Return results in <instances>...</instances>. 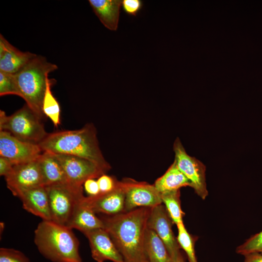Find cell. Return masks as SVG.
<instances>
[{
	"instance_id": "obj_1",
	"label": "cell",
	"mask_w": 262,
	"mask_h": 262,
	"mask_svg": "<svg viewBox=\"0 0 262 262\" xmlns=\"http://www.w3.org/2000/svg\"><path fill=\"white\" fill-rule=\"evenodd\" d=\"M151 208L142 207L101 219L124 262H148L145 247Z\"/></svg>"
},
{
	"instance_id": "obj_2",
	"label": "cell",
	"mask_w": 262,
	"mask_h": 262,
	"mask_svg": "<svg viewBox=\"0 0 262 262\" xmlns=\"http://www.w3.org/2000/svg\"><path fill=\"white\" fill-rule=\"evenodd\" d=\"M38 145L42 151L89 160L98 165L105 173L111 168L100 150L96 130L92 124H87L79 130L48 133Z\"/></svg>"
},
{
	"instance_id": "obj_3",
	"label": "cell",
	"mask_w": 262,
	"mask_h": 262,
	"mask_svg": "<svg viewBox=\"0 0 262 262\" xmlns=\"http://www.w3.org/2000/svg\"><path fill=\"white\" fill-rule=\"evenodd\" d=\"M40 253L53 262H82L79 242L72 229L52 220H43L34 231Z\"/></svg>"
},
{
	"instance_id": "obj_4",
	"label": "cell",
	"mask_w": 262,
	"mask_h": 262,
	"mask_svg": "<svg viewBox=\"0 0 262 262\" xmlns=\"http://www.w3.org/2000/svg\"><path fill=\"white\" fill-rule=\"evenodd\" d=\"M57 68L44 57L36 55L14 74L20 97L41 119L44 115L42 103L49 74Z\"/></svg>"
},
{
	"instance_id": "obj_5",
	"label": "cell",
	"mask_w": 262,
	"mask_h": 262,
	"mask_svg": "<svg viewBox=\"0 0 262 262\" xmlns=\"http://www.w3.org/2000/svg\"><path fill=\"white\" fill-rule=\"evenodd\" d=\"M6 131L16 138L39 144L48 135L41 119L26 104L11 115L0 111V131Z\"/></svg>"
},
{
	"instance_id": "obj_6",
	"label": "cell",
	"mask_w": 262,
	"mask_h": 262,
	"mask_svg": "<svg viewBox=\"0 0 262 262\" xmlns=\"http://www.w3.org/2000/svg\"><path fill=\"white\" fill-rule=\"evenodd\" d=\"M47 191L51 220L66 226L75 208L84 196L82 186L68 182L45 186Z\"/></svg>"
},
{
	"instance_id": "obj_7",
	"label": "cell",
	"mask_w": 262,
	"mask_h": 262,
	"mask_svg": "<svg viewBox=\"0 0 262 262\" xmlns=\"http://www.w3.org/2000/svg\"><path fill=\"white\" fill-rule=\"evenodd\" d=\"M174 162L182 173L191 183L195 193L202 199L208 195L206 182V166L195 157L186 152L180 139L178 138L174 143Z\"/></svg>"
},
{
	"instance_id": "obj_8",
	"label": "cell",
	"mask_w": 262,
	"mask_h": 262,
	"mask_svg": "<svg viewBox=\"0 0 262 262\" xmlns=\"http://www.w3.org/2000/svg\"><path fill=\"white\" fill-rule=\"evenodd\" d=\"M122 182L125 192V212L163 204L161 194L154 184L131 179H125Z\"/></svg>"
},
{
	"instance_id": "obj_9",
	"label": "cell",
	"mask_w": 262,
	"mask_h": 262,
	"mask_svg": "<svg viewBox=\"0 0 262 262\" xmlns=\"http://www.w3.org/2000/svg\"><path fill=\"white\" fill-rule=\"evenodd\" d=\"M65 172L67 182L82 186L88 179L98 178L105 172L94 162L78 156L54 154Z\"/></svg>"
},
{
	"instance_id": "obj_10",
	"label": "cell",
	"mask_w": 262,
	"mask_h": 262,
	"mask_svg": "<svg viewBox=\"0 0 262 262\" xmlns=\"http://www.w3.org/2000/svg\"><path fill=\"white\" fill-rule=\"evenodd\" d=\"M173 222L163 204L151 208L147 222V227L153 230L163 241L173 261L181 254L180 247L172 230Z\"/></svg>"
},
{
	"instance_id": "obj_11",
	"label": "cell",
	"mask_w": 262,
	"mask_h": 262,
	"mask_svg": "<svg viewBox=\"0 0 262 262\" xmlns=\"http://www.w3.org/2000/svg\"><path fill=\"white\" fill-rule=\"evenodd\" d=\"M42 152L38 144L20 140L7 131H0V156L14 165L35 160Z\"/></svg>"
},
{
	"instance_id": "obj_12",
	"label": "cell",
	"mask_w": 262,
	"mask_h": 262,
	"mask_svg": "<svg viewBox=\"0 0 262 262\" xmlns=\"http://www.w3.org/2000/svg\"><path fill=\"white\" fill-rule=\"evenodd\" d=\"M5 179L7 188L14 196L22 190L44 186L43 177L37 159L14 165L12 172Z\"/></svg>"
},
{
	"instance_id": "obj_13",
	"label": "cell",
	"mask_w": 262,
	"mask_h": 262,
	"mask_svg": "<svg viewBox=\"0 0 262 262\" xmlns=\"http://www.w3.org/2000/svg\"><path fill=\"white\" fill-rule=\"evenodd\" d=\"M88 239L92 258L97 262H124L108 233L102 228L84 233Z\"/></svg>"
},
{
	"instance_id": "obj_14",
	"label": "cell",
	"mask_w": 262,
	"mask_h": 262,
	"mask_svg": "<svg viewBox=\"0 0 262 262\" xmlns=\"http://www.w3.org/2000/svg\"><path fill=\"white\" fill-rule=\"evenodd\" d=\"M85 201L96 213L112 216L124 213L125 192L122 181L113 191L95 196H85Z\"/></svg>"
},
{
	"instance_id": "obj_15",
	"label": "cell",
	"mask_w": 262,
	"mask_h": 262,
	"mask_svg": "<svg viewBox=\"0 0 262 262\" xmlns=\"http://www.w3.org/2000/svg\"><path fill=\"white\" fill-rule=\"evenodd\" d=\"M15 196L21 201L23 207L28 212L44 220H51L49 197L45 186L22 190Z\"/></svg>"
},
{
	"instance_id": "obj_16",
	"label": "cell",
	"mask_w": 262,
	"mask_h": 262,
	"mask_svg": "<svg viewBox=\"0 0 262 262\" xmlns=\"http://www.w3.org/2000/svg\"><path fill=\"white\" fill-rule=\"evenodd\" d=\"M36 55L19 50L0 34V71L15 74Z\"/></svg>"
},
{
	"instance_id": "obj_17",
	"label": "cell",
	"mask_w": 262,
	"mask_h": 262,
	"mask_svg": "<svg viewBox=\"0 0 262 262\" xmlns=\"http://www.w3.org/2000/svg\"><path fill=\"white\" fill-rule=\"evenodd\" d=\"M66 226L84 234L94 229H104V223L85 202L84 196L75 208Z\"/></svg>"
},
{
	"instance_id": "obj_18",
	"label": "cell",
	"mask_w": 262,
	"mask_h": 262,
	"mask_svg": "<svg viewBox=\"0 0 262 262\" xmlns=\"http://www.w3.org/2000/svg\"><path fill=\"white\" fill-rule=\"evenodd\" d=\"M121 0H89L95 15L108 29L116 31L119 20Z\"/></svg>"
},
{
	"instance_id": "obj_19",
	"label": "cell",
	"mask_w": 262,
	"mask_h": 262,
	"mask_svg": "<svg viewBox=\"0 0 262 262\" xmlns=\"http://www.w3.org/2000/svg\"><path fill=\"white\" fill-rule=\"evenodd\" d=\"M37 159L44 186L67 182L63 167L54 154L43 151Z\"/></svg>"
},
{
	"instance_id": "obj_20",
	"label": "cell",
	"mask_w": 262,
	"mask_h": 262,
	"mask_svg": "<svg viewBox=\"0 0 262 262\" xmlns=\"http://www.w3.org/2000/svg\"><path fill=\"white\" fill-rule=\"evenodd\" d=\"M154 185L162 194L179 190L183 187H191V183L174 161L165 173L156 180Z\"/></svg>"
},
{
	"instance_id": "obj_21",
	"label": "cell",
	"mask_w": 262,
	"mask_h": 262,
	"mask_svg": "<svg viewBox=\"0 0 262 262\" xmlns=\"http://www.w3.org/2000/svg\"><path fill=\"white\" fill-rule=\"evenodd\" d=\"M145 247L148 262H173L164 243L153 230L147 227Z\"/></svg>"
},
{
	"instance_id": "obj_22",
	"label": "cell",
	"mask_w": 262,
	"mask_h": 262,
	"mask_svg": "<svg viewBox=\"0 0 262 262\" xmlns=\"http://www.w3.org/2000/svg\"><path fill=\"white\" fill-rule=\"evenodd\" d=\"M54 81H55L54 79H48L42 103V111L43 114L49 117L53 125L57 127L60 124L61 108L51 90Z\"/></svg>"
},
{
	"instance_id": "obj_23",
	"label": "cell",
	"mask_w": 262,
	"mask_h": 262,
	"mask_svg": "<svg viewBox=\"0 0 262 262\" xmlns=\"http://www.w3.org/2000/svg\"><path fill=\"white\" fill-rule=\"evenodd\" d=\"M164 205L174 224H178L183 222L185 213L180 206V191H171L161 194Z\"/></svg>"
},
{
	"instance_id": "obj_24",
	"label": "cell",
	"mask_w": 262,
	"mask_h": 262,
	"mask_svg": "<svg viewBox=\"0 0 262 262\" xmlns=\"http://www.w3.org/2000/svg\"><path fill=\"white\" fill-rule=\"evenodd\" d=\"M177 226L178 231L177 239L180 248L186 253L189 262H197L195 251L196 237L188 232L183 222Z\"/></svg>"
},
{
	"instance_id": "obj_25",
	"label": "cell",
	"mask_w": 262,
	"mask_h": 262,
	"mask_svg": "<svg viewBox=\"0 0 262 262\" xmlns=\"http://www.w3.org/2000/svg\"><path fill=\"white\" fill-rule=\"evenodd\" d=\"M236 252L244 256L252 253H262V230L251 236L238 246Z\"/></svg>"
},
{
	"instance_id": "obj_26",
	"label": "cell",
	"mask_w": 262,
	"mask_h": 262,
	"mask_svg": "<svg viewBox=\"0 0 262 262\" xmlns=\"http://www.w3.org/2000/svg\"><path fill=\"white\" fill-rule=\"evenodd\" d=\"M15 95L20 97L14 74L0 71V96Z\"/></svg>"
},
{
	"instance_id": "obj_27",
	"label": "cell",
	"mask_w": 262,
	"mask_h": 262,
	"mask_svg": "<svg viewBox=\"0 0 262 262\" xmlns=\"http://www.w3.org/2000/svg\"><path fill=\"white\" fill-rule=\"evenodd\" d=\"M0 262H30L21 252L8 248H0Z\"/></svg>"
},
{
	"instance_id": "obj_28",
	"label": "cell",
	"mask_w": 262,
	"mask_h": 262,
	"mask_svg": "<svg viewBox=\"0 0 262 262\" xmlns=\"http://www.w3.org/2000/svg\"><path fill=\"white\" fill-rule=\"evenodd\" d=\"M100 194L109 193L115 189L118 185L119 181L112 176L103 174L97 179Z\"/></svg>"
},
{
	"instance_id": "obj_29",
	"label": "cell",
	"mask_w": 262,
	"mask_h": 262,
	"mask_svg": "<svg viewBox=\"0 0 262 262\" xmlns=\"http://www.w3.org/2000/svg\"><path fill=\"white\" fill-rule=\"evenodd\" d=\"M121 6L125 13L136 16L143 7V2L141 0H123Z\"/></svg>"
},
{
	"instance_id": "obj_30",
	"label": "cell",
	"mask_w": 262,
	"mask_h": 262,
	"mask_svg": "<svg viewBox=\"0 0 262 262\" xmlns=\"http://www.w3.org/2000/svg\"><path fill=\"white\" fill-rule=\"evenodd\" d=\"M83 185L84 190L88 196H95L100 194L98 182L95 179L87 180Z\"/></svg>"
},
{
	"instance_id": "obj_31",
	"label": "cell",
	"mask_w": 262,
	"mask_h": 262,
	"mask_svg": "<svg viewBox=\"0 0 262 262\" xmlns=\"http://www.w3.org/2000/svg\"><path fill=\"white\" fill-rule=\"evenodd\" d=\"M14 165L8 159L0 156V175L6 177L12 172Z\"/></svg>"
},
{
	"instance_id": "obj_32",
	"label": "cell",
	"mask_w": 262,
	"mask_h": 262,
	"mask_svg": "<svg viewBox=\"0 0 262 262\" xmlns=\"http://www.w3.org/2000/svg\"><path fill=\"white\" fill-rule=\"evenodd\" d=\"M244 256V262H262V253H252Z\"/></svg>"
},
{
	"instance_id": "obj_33",
	"label": "cell",
	"mask_w": 262,
	"mask_h": 262,
	"mask_svg": "<svg viewBox=\"0 0 262 262\" xmlns=\"http://www.w3.org/2000/svg\"><path fill=\"white\" fill-rule=\"evenodd\" d=\"M184 262V258L183 257V256L182 255L181 256H180L176 262Z\"/></svg>"
}]
</instances>
